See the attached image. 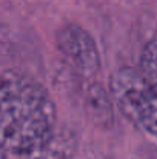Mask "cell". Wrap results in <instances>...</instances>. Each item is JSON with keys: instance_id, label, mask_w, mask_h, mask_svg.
<instances>
[{"instance_id": "6da1fadb", "label": "cell", "mask_w": 157, "mask_h": 159, "mask_svg": "<svg viewBox=\"0 0 157 159\" xmlns=\"http://www.w3.org/2000/svg\"><path fill=\"white\" fill-rule=\"evenodd\" d=\"M57 127L46 88L26 73L0 74V148L17 156L40 145Z\"/></svg>"}, {"instance_id": "7a4b0ae2", "label": "cell", "mask_w": 157, "mask_h": 159, "mask_svg": "<svg viewBox=\"0 0 157 159\" xmlns=\"http://www.w3.org/2000/svg\"><path fill=\"white\" fill-rule=\"evenodd\" d=\"M111 93L128 120L157 136V84L140 70L122 68L111 79Z\"/></svg>"}, {"instance_id": "3957f363", "label": "cell", "mask_w": 157, "mask_h": 159, "mask_svg": "<svg viewBox=\"0 0 157 159\" xmlns=\"http://www.w3.org/2000/svg\"><path fill=\"white\" fill-rule=\"evenodd\" d=\"M66 60L83 76H93L100 66V56L91 34L79 25H66L57 36Z\"/></svg>"}, {"instance_id": "277c9868", "label": "cell", "mask_w": 157, "mask_h": 159, "mask_svg": "<svg viewBox=\"0 0 157 159\" xmlns=\"http://www.w3.org/2000/svg\"><path fill=\"white\" fill-rule=\"evenodd\" d=\"M79 139L69 127H55L51 134L36 148L20 155V159H72Z\"/></svg>"}, {"instance_id": "5b68a950", "label": "cell", "mask_w": 157, "mask_h": 159, "mask_svg": "<svg viewBox=\"0 0 157 159\" xmlns=\"http://www.w3.org/2000/svg\"><path fill=\"white\" fill-rule=\"evenodd\" d=\"M140 71L151 80L157 84V37L146 43L140 59Z\"/></svg>"}, {"instance_id": "8992f818", "label": "cell", "mask_w": 157, "mask_h": 159, "mask_svg": "<svg viewBox=\"0 0 157 159\" xmlns=\"http://www.w3.org/2000/svg\"><path fill=\"white\" fill-rule=\"evenodd\" d=\"M5 155H6V152H3V150L0 148V159H6V156H5Z\"/></svg>"}]
</instances>
